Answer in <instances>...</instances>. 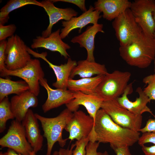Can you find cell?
<instances>
[{
  "label": "cell",
  "mask_w": 155,
  "mask_h": 155,
  "mask_svg": "<svg viewBox=\"0 0 155 155\" xmlns=\"http://www.w3.org/2000/svg\"><path fill=\"white\" fill-rule=\"evenodd\" d=\"M95 141L110 144L113 149L131 146L138 142L139 132L122 127L115 122L102 109L97 111L94 122Z\"/></svg>",
  "instance_id": "1"
},
{
  "label": "cell",
  "mask_w": 155,
  "mask_h": 155,
  "mask_svg": "<svg viewBox=\"0 0 155 155\" xmlns=\"http://www.w3.org/2000/svg\"><path fill=\"white\" fill-rule=\"evenodd\" d=\"M120 55L130 66L144 69L149 66L155 59V38L142 32L131 43L120 46Z\"/></svg>",
  "instance_id": "2"
},
{
  "label": "cell",
  "mask_w": 155,
  "mask_h": 155,
  "mask_svg": "<svg viewBox=\"0 0 155 155\" xmlns=\"http://www.w3.org/2000/svg\"><path fill=\"white\" fill-rule=\"evenodd\" d=\"M35 115L41 123L44 132L43 136L46 140V155H51L53 146L56 142H58L62 148L66 145L68 139L63 138L62 132L73 117V113L66 108L54 117H44L37 113Z\"/></svg>",
  "instance_id": "3"
},
{
  "label": "cell",
  "mask_w": 155,
  "mask_h": 155,
  "mask_svg": "<svg viewBox=\"0 0 155 155\" xmlns=\"http://www.w3.org/2000/svg\"><path fill=\"white\" fill-rule=\"evenodd\" d=\"M131 76L128 71L115 70L108 73L97 87L94 94L103 101L116 99L124 92Z\"/></svg>",
  "instance_id": "4"
},
{
  "label": "cell",
  "mask_w": 155,
  "mask_h": 155,
  "mask_svg": "<svg viewBox=\"0 0 155 155\" xmlns=\"http://www.w3.org/2000/svg\"><path fill=\"white\" fill-rule=\"evenodd\" d=\"M112 25L121 46L131 43L138 38L143 32L129 8L115 19Z\"/></svg>",
  "instance_id": "5"
},
{
  "label": "cell",
  "mask_w": 155,
  "mask_h": 155,
  "mask_svg": "<svg viewBox=\"0 0 155 155\" xmlns=\"http://www.w3.org/2000/svg\"><path fill=\"white\" fill-rule=\"evenodd\" d=\"M101 108L115 122L122 127L137 132L141 128L142 115L131 113L121 106L116 99L103 101Z\"/></svg>",
  "instance_id": "6"
},
{
  "label": "cell",
  "mask_w": 155,
  "mask_h": 155,
  "mask_svg": "<svg viewBox=\"0 0 155 155\" xmlns=\"http://www.w3.org/2000/svg\"><path fill=\"white\" fill-rule=\"evenodd\" d=\"M0 72V76H16L23 80L28 84L29 90L37 96L40 92V80L44 76L40 62L37 59H31L23 68L9 70L6 67Z\"/></svg>",
  "instance_id": "7"
},
{
  "label": "cell",
  "mask_w": 155,
  "mask_h": 155,
  "mask_svg": "<svg viewBox=\"0 0 155 155\" xmlns=\"http://www.w3.org/2000/svg\"><path fill=\"white\" fill-rule=\"evenodd\" d=\"M27 46L16 34L8 38L5 51V65L7 69L15 70L22 68L31 59Z\"/></svg>",
  "instance_id": "8"
},
{
  "label": "cell",
  "mask_w": 155,
  "mask_h": 155,
  "mask_svg": "<svg viewBox=\"0 0 155 155\" xmlns=\"http://www.w3.org/2000/svg\"><path fill=\"white\" fill-rule=\"evenodd\" d=\"M0 145L22 155H30L33 151L22 122L15 119L11 121L6 133L0 139Z\"/></svg>",
  "instance_id": "9"
},
{
  "label": "cell",
  "mask_w": 155,
  "mask_h": 155,
  "mask_svg": "<svg viewBox=\"0 0 155 155\" xmlns=\"http://www.w3.org/2000/svg\"><path fill=\"white\" fill-rule=\"evenodd\" d=\"M94 121L89 115L83 111L79 110L73 113V115L65 129L69 133L68 139L79 140L89 137L90 140L94 138Z\"/></svg>",
  "instance_id": "10"
},
{
  "label": "cell",
  "mask_w": 155,
  "mask_h": 155,
  "mask_svg": "<svg viewBox=\"0 0 155 155\" xmlns=\"http://www.w3.org/2000/svg\"><path fill=\"white\" fill-rule=\"evenodd\" d=\"M155 7V0H135L131 2L129 8L142 31L153 36L155 32V21L153 12Z\"/></svg>",
  "instance_id": "11"
},
{
  "label": "cell",
  "mask_w": 155,
  "mask_h": 155,
  "mask_svg": "<svg viewBox=\"0 0 155 155\" xmlns=\"http://www.w3.org/2000/svg\"><path fill=\"white\" fill-rule=\"evenodd\" d=\"M27 50L29 53L34 57L43 59L52 69L57 78L56 81L52 84L53 86L56 88L67 89L68 81L71 71L77 64V62L76 61L72 60L71 58L69 57L66 63L60 65H56L51 63L47 59L46 57L47 53L46 52L39 53L30 48H28Z\"/></svg>",
  "instance_id": "12"
},
{
  "label": "cell",
  "mask_w": 155,
  "mask_h": 155,
  "mask_svg": "<svg viewBox=\"0 0 155 155\" xmlns=\"http://www.w3.org/2000/svg\"><path fill=\"white\" fill-rule=\"evenodd\" d=\"M100 13L90 5L86 11L79 16L73 17L69 21H62V24L63 28L61 30L60 33L62 39L65 38L74 29L79 28L78 32L80 33L82 28L88 24H98V20L102 16Z\"/></svg>",
  "instance_id": "13"
},
{
  "label": "cell",
  "mask_w": 155,
  "mask_h": 155,
  "mask_svg": "<svg viewBox=\"0 0 155 155\" xmlns=\"http://www.w3.org/2000/svg\"><path fill=\"white\" fill-rule=\"evenodd\" d=\"M136 91L139 94L138 97L134 101L130 100L127 96L132 92L133 89L132 84H130L121 96L116 100L121 106L135 114L142 115L144 113L148 112L153 115L150 109L147 106V104L151 100L141 87H138Z\"/></svg>",
  "instance_id": "14"
},
{
  "label": "cell",
  "mask_w": 155,
  "mask_h": 155,
  "mask_svg": "<svg viewBox=\"0 0 155 155\" xmlns=\"http://www.w3.org/2000/svg\"><path fill=\"white\" fill-rule=\"evenodd\" d=\"M40 2L49 19L48 26L42 32L41 36L43 37H47L52 33L53 25L60 20L69 21L78 14V12L72 8H63L56 7L51 0H44Z\"/></svg>",
  "instance_id": "15"
},
{
  "label": "cell",
  "mask_w": 155,
  "mask_h": 155,
  "mask_svg": "<svg viewBox=\"0 0 155 155\" xmlns=\"http://www.w3.org/2000/svg\"><path fill=\"white\" fill-rule=\"evenodd\" d=\"M40 84L45 89L48 95L46 100L42 105V109L44 113L63 104L66 105L74 98L73 92L68 89L52 88L44 78L40 80Z\"/></svg>",
  "instance_id": "16"
},
{
  "label": "cell",
  "mask_w": 155,
  "mask_h": 155,
  "mask_svg": "<svg viewBox=\"0 0 155 155\" xmlns=\"http://www.w3.org/2000/svg\"><path fill=\"white\" fill-rule=\"evenodd\" d=\"M74 98L65 105L71 112L78 111L80 105L84 106L94 122L96 114L101 108L103 100L95 94H89L80 91L73 92Z\"/></svg>",
  "instance_id": "17"
},
{
  "label": "cell",
  "mask_w": 155,
  "mask_h": 155,
  "mask_svg": "<svg viewBox=\"0 0 155 155\" xmlns=\"http://www.w3.org/2000/svg\"><path fill=\"white\" fill-rule=\"evenodd\" d=\"M60 33V29H59L47 37L37 36L33 39L31 47L32 49L42 48L52 51L57 52L65 59H68L69 55L67 50L70 49L71 47L62 40Z\"/></svg>",
  "instance_id": "18"
},
{
  "label": "cell",
  "mask_w": 155,
  "mask_h": 155,
  "mask_svg": "<svg viewBox=\"0 0 155 155\" xmlns=\"http://www.w3.org/2000/svg\"><path fill=\"white\" fill-rule=\"evenodd\" d=\"M21 122L33 151L37 153L42 147L43 136L41 134L38 120L32 110L29 109Z\"/></svg>",
  "instance_id": "19"
},
{
  "label": "cell",
  "mask_w": 155,
  "mask_h": 155,
  "mask_svg": "<svg viewBox=\"0 0 155 155\" xmlns=\"http://www.w3.org/2000/svg\"><path fill=\"white\" fill-rule=\"evenodd\" d=\"M10 102L15 119L22 122L30 108L38 106V100L36 95L28 90L12 96Z\"/></svg>",
  "instance_id": "20"
},
{
  "label": "cell",
  "mask_w": 155,
  "mask_h": 155,
  "mask_svg": "<svg viewBox=\"0 0 155 155\" xmlns=\"http://www.w3.org/2000/svg\"><path fill=\"white\" fill-rule=\"evenodd\" d=\"M131 3L128 0H98L94 3V7L102 13L104 19L111 21L130 8Z\"/></svg>",
  "instance_id": "21"
},
{
  "label": "cell",
  "mask_w": 155,
  "mask_h": 155,
  "mask_svg": "<svg viewBox=\"0 0 155 155\" xmlns=\"http://www.w3.org/2000/svg\"><path fill=\"white\" fill-rule=\"evenodd\" d=\"M103 24H97L88 26L85 31L82 34L75 36L71 40L73 43H78L80 46L85 48L87 52L86 60L95 62L94 52L95 49L94 38L99 32L104 33L103 30Z\"/></svg>",
  "instance_id": "22"
},
{
  "label": "cell",
  "mask_w": 155,
  "mask_h": 155,
  "mask_svg": "<svg viewBox=\"0 0 155 155\" xmlns=\"http://www.w3.org/2000/svg\"><path fill=\"white\" fill-rule=\"evenodd\" d=\"M108 73L105 66L95 62L86 59L78 61L77 65L73 69L70 78L73 79L78 75L82 78H90L96 75H105Z\"/></svg>",
  "instance_id": "23"
},
{
  "label": "cell",
  "mask_w": 155,
  "mask_h": 155,
  "mask_svg": "<svg viewBox=\"0 0 155 155\" xmlns=\"http://www.w3.org/2000/svg\"><path fill=\"white\" fill-rule=\"evenodd\" d=\"M105 75H98L94 77L83 78L78 80L69 78L67 84V89L73 92L80 91L85 94H94Z\"/></svg>",
  "instance_id": "24"
},
{
  "label": "cell",
  "mask_w": 155,
  "mask_h": 155,
  "mask_svg": "<svg viewBox=\"0 0 155 155\" xmlns=\"http://www.w3.org/2000/svg\"><path fill=\"white\" fill-rule=\"evenodd\" d=\"M29 90L28 85L24 80L0 78V101L10 94L18 95Z\"/></svg>",
  "instance_id": "25"
},
{
  "label": "cell",
  "mask_w": 155,
  "mask_h": 155,
  "mask_svg": "<svg viewBox=\"0 0 155 155\" xmlns=\"http://www.w3.org/2000/svg\"><path fill=\"white\" fill-rule=\"evenodd\" d=\"M28 5L42 7L40 1L36 0H10L0 10V24L3 25L8 21L9 13L12 11Z\"/></svg>",
  "instance_id": "26"
},
{
  "label": "cell",
  "mask_w": 155,
  "mask_h": 155,
  "mask_svg": "<svg viewBox=\"0 0 155 155\" xmlns=\"http://www.w3.org/2000/svg\"><path fill=\"white\" fill-rule=\"evenodd\" d=\"M15 118L11 110L10 102L7 97L0 101V133L3 132L6 128V123L9 119Z\"/></svg>",
  "instance_id": "27"
},
{
  "label": "cell",
  "mask_w": 155,
  "mask_h": 155,
  "mask_svg": "<svg viewBox=\"0 0 155 155\" xmlns=\"http://www.w3.org/2000/svg\"><path fill=\"white\" fill-rule=\"evenodd\" d=\"M143 82L147 85L143 90L144 93L151 100H155V74L144 77Z\"/></svg>",
  "instance_id": "28"
},
{
  "label": "cell",
  "mask_w": 155,
  "mask_h": 155,
  "mask_svg": "<svg viewBox=\"0 0 155 155\" xmlns=\"http://www.w3.org/2000/svg\"><path fill=\"white\" fill-rule=\"evenodd\" d=\"M89 142L88 137L77 140L75 143V148L73 150L71 155H86V148Z\"/></svg>",
  "instance_id": "29"
},
{
  "label": "cell",
  "mask_w": 155,
  "mask_h": 155,
  "mask_svg": "<svg viewBox=\"0 0 155 155\" xmlns=\"http://www.w3.org/2000/svg\"><path fill=\"white\" fill-rule=\"evenodd\" d=\"M16 29V27L14 24L5 26L0 24V41L5 40L13 35Z\"/></svg>",
  "instance_id": "30"
},
{
  "label": "cell",
  "mask_w": 155,
  "mask_h": 155,
  "mask_svg": "<svg viewBox=\"0 0 155 155\" xmlns=\"http://www.w3.org/2000/svg\"><path fill=\"white\" fill-rule=\"evenodd\" d=\"M138 142L141 147L147 143H152L155 144V132L143 133L140 137Z\"/></svg>",
  "instance_id": "31"
},
{
  "label": "cell",
  "mask_w": 155,
  "mask_h": 155,
  "mask_svg": "<svg viewBox=\"0 0 155 155\" xmlns=\"http://www.w3.org/2000/svg\"><path fill=\"white\" fill-rule=\"evenodd\" d=\"M100 143L89 141L86 148V155H102L103 153L97 152Z\"/></svg>",
  "instance_id": "32"
},
{
  "label": "cell",
  "mask_w": 155,
  "mask_h": 155,
  "mask_svg": "<svg viewBox=\"0 0 155 155\" xmlns=\"http://www.w3.org/2000/svg\"><path fill=\"white\" fill-rule=\"evenodd\" d=\"M7 43L6 40L0 41V71L5 68V51Z\"/></svg>",
  "instance_id": "33"
},
{
  "label": "cell",
  "mask_w": 155,
  "mask_h": 155,
  "mask_svg": "<svg viewBox=\"0 0 155 155\" xmlns=\"http://www.w3.org/2000/svg\"><path fill=\"white\" fill-rule=\"evenodd\" d=\"M54 3L57 2H63L74 4L77 6L84 12L87 9L85 4V0H51Z\"/></svg>",
  "instance_id": "34"
},
{
  "label": "cell",
  "mask_w": 155,
  "mask_h": 155,
  "mask_svg": "<svg viewBox=\"0 0 155 155\" xmlns=\"http://www.w3.org/2000/svg\"><path fill=\"white\" fill-rule=\"evenodd\" d=\"M154 119H149L146 122L145 126L139 131L142 133L147 132H155V115Z\"/></svg>",
  "instance_id": "35"
},
{
  "label": "cell",
  "mask_w": 155,
  "mask_h": 155,
  "mask_svg": "<svg viewBox=\"0 0 155 155\" xmlns=\"http://www.w3.org/2000/svg\"><path fill=\"white\" fill-rule=\"evenodd\" d=\"M75 146V144H72L70 148H68L67 149L61 148L58 151H55L52 155H71L73 148Z\"/></svg>",
  "instance_id": "36"
},
{
  "label": "cell",
  "mask_w": 155,
  "mask_h": 155,
  "mask_svg": "<svg viewBox=\"0 0 155 155\" xmlns=\"http://www.w3.org/2000/svg\"><path fill=\"white\" fill-rule=\"evenodd\" d=\"M113 150L116 155H132L128 147L118 148Z\"/></svg>",
  "instance_id": "37"
},
{
  "label": "cell",
  "mask_w": 155,
  "mask_h": 155,
  "mask_svg": "<svg viewBox=\"0 0 155 155\" xmlns=\"http://www.w3.org/2000/svg\"><path fill=\"white\" fill-rule=\"evenodd\" d=\"M142 150L145 155H155V145L150 146L143 145Z\"/></svg>",
  "instance_id": "38"
},
{
  "label": "cell",
  "mask_w": 155,
  "mask_h": 155,
  "mask_svg": "<svg viewBox=\"0 0 155 155\" xmlns=\"http://www.w3.org/2000/svg\"><path fill=\"white\" fill-rule=\"evenodd\" d=\"M4 155H22L19 154L13 150L8 148L7 152L4 153Z\"/></svg>",
  "instance_id": "39"
},
{
  "label": "cell",
  "mask_w": 155,
  "mask_h": 155,
  "mask_svg": "<svg viewBox=\"0 0 155 155\" xmlns=\"http://www.w3.org/2000/svg\"><path fill=\"white\" fill-rule=\"evenodd\" d=\"M153 17H154V20L155 21V7L154 9V10L153 11ZM154 37L155 38V32H154Z\"/></svg>",
  "instance_id": "40"
},
{
  "label": "cell",
  "mask_w": 155,
  "mask_h": 155,
  "mask_svg": "<svg viewBox=\"0 0 155 155\" xmlns=\"http://www.w3.org/2000/svg\"><path fill=\"white\" fill-rule=\"evenodd\" d=\"M30 155H36V153L32 151L30 153Z\"/></svg>",
  "instance_id": "41"
},
{
  "label": "cell",
  "mask_w": 155,
  "mask_h": 155,
  "mask_svg": "<svg viewBox=\"0 0 155 155\" xmlns=\"http://www.w3.org/2000/svg\"><path fill=\"white\" fill-rule=\"evenodd\" d=\"M102 155H109V154L108 152L105 151L103 153Z\"/></svg>",
  "instance_id": "42"
},
{
  "label": "cell",
  "mask_w": 155,
  "mask_h": 155,
  "mask_svg": "<svg viewBox=\"0 0 155 155\" xmlns=\"http://www.w3.org/2000/svg\"><path fill=\"white\" fill-rule=\"evenodd\" d=\"M154 72L155 73V59L154 60Z\"/></svg>",
  "instance_id": "43"
},
{
  "label": "cell",
  "mask_w": 155,
  "mask_h": 155,
  "mask_svg": "<svg viewBox=\"0 0 155 155\" xmlns=\"http://www.w3.org/2000/svg\"><path fill=\"white\" fill-rule=\"evenodd\" d=\"M0 155H4V153H3L1 151L0 152Z\"/></svg>",
  "instance_id": "44"
}]
</instances>
